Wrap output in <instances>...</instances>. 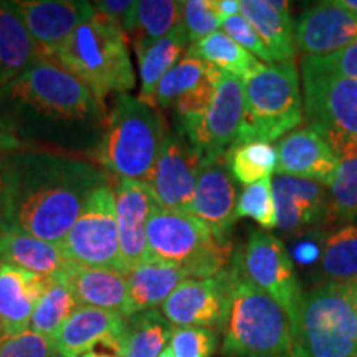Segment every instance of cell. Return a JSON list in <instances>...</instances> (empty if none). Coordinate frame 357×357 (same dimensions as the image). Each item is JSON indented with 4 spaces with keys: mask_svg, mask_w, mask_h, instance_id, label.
Masks as SVG:
<instances>
[{
    "mask_svg": "<svg viewBox=\"0 0 357 357\" xmlns=\"http://www.w3.org/2000/svg\"><path fill=\"white\" fill-rule=\"evenodd\" d=\"M78 307L77 298L65 278H52L42 300L35 307L30 329L47 337H53Z\"/></svg>",
    "mask_w": 357,
    "mask_h": 357,
    "instance_id": "obj_35",
    "label": "cell"
},
{
    "mask_svg": "<svg viewBox=\"0 0 357 357\" xmlns=\"http://www.w3.org/2000/svg\"><path fill=\"white\" fill-rule=\"evenodd\" d=\"M336 6L346 8V10H349L352 13H357V0H336Z\"/></svg>",
    "mask_w": 357,
    "mask_h": 357,
    "instance_id": "obj_47",
    "label": "cell"
},
{
    "mask_svg": "<svg viewBox=\"0 0 357 357\" xmlns=\"http://www.w3.org/2000/svg\"><path fill=\"white\" fill-rule=\"evenodd\" d=\"M240 13L252 24L275 63L293 61L296 55V37L284 0H240Z\"/></svg>",
    "mask_w": 357,
    "mask_h": 357,
    "instance_id": "obj_26",
    "label": "cell"
},
{
    "mask_svg": "<svg viewBox=\"0 0 357 357\" xmlns=\"http://www.w3.org/2000/svg\"><path fill=\"white\" fill-rule=\"evenodd\" d=\"M306 126L326 137L357 139V79L301 60Z\"/></svg>",
    "mask_w": 357,
    "mask_h": 357,
    "instance_id": "obj_9",
    "label": "cell"
},
{
    "mask_svg": "<svg viewBox=\"0 0 357 357\" xmlns=\"http://www.w3.org/2000/svg\"><path fill=\"white\" fill-rule=\"evenodd\" d=\"M15 3L43 58L52 60L75 30L96 13L93 3L84 0H22Z\"/></svg>",
    "mask_w": 357,
    "mask_h": 357,
    "instance_id": "obj_19",
    "label": "cell"
},
{
    "mask_svg": "<svg viewBox=\"0 0 357 357\" xmlns=\"http://www.w3.org/2000/svg\"><path fill=\"white\" fill-rule=\"evenodd\" d=\"M222 32H225L229 37L245 48V50L252 53L253 56H257L258 60H261V63L265 65H275L273 58H271L270 52H268L266 45L263 43L260 35L257 33V30L253 29L252 24L240 15L229 17L222 22Z\"/></svg>",
    "mask_w": 357,
    "mask_h": 357,
    "instance_id": "obj_41",
    "label": "cell"
},
{
    "mask_svg": "<svg viewBox=\"0 0 357 357\" xmlns=\"http://www.w3.org/2000/svg\"><path fill=\"white\" fill-rule=\"evenodd\" d=\"M307 58H310L312 63L321 66V68L342 75V77L357 79V42L342 48V50L331 53V55Z\"/></svg>",
    "mask_w": 357,
    "mask_h": 357,
    "instance_id": "obj_42",
    "label": "cell"
},
{
    "mask_svg": "<svg viewBox=\"0 0 357 357\" xmlns=\"http://www.w3.org/2000/svg\"><path fill=\"white\" fill-rule=\"evenodd\" d=\"M13 181V164L12 154L0 158V220H2L3 212H6L8 197H10Z\"/></svg>",
    "mask_w": 357,
    "mask_h": 357,
    "instance_id": "obj_45",
    "label": "cell"
},
{
    "mask_svg": "<svg viewBox=\"0 0 357 357\" xmlns=\"http://www.w3.org/2000/svg\"><path fill=\"white\" fill-rule=\"evenodd\" d=\"M0 114L17 128L26 144L29 132L56 134L65 139L71 129L79 132L105 128V108L93 93L52 58H43L0 91ZM30 151V149H29Z\"/></svg>",
    "mask_w": 357,
    "mask_h": 357,
    "instance_id": "obj_2",
    "label": "cell"
},
{
    "mask_svg": "<svg viewBox=\"0 0 357 357\" xmlns=\"http://www.w3.org/2000/svg\"><path fill=\"white\" fill-rule=\"evenodd\" d=\"M337 155V171L329 185L333 220L351 222L357 218V139L328 137Z\"/></svg>",
    "mask_w": 357,
    "mask_h": 357,
    "instance_id": "obj_32",
    "label": "cell"
},
{
    "mask_svg": "<svg viewBox=\"0 0 357 357\" xmlns=\"http://www.w3.org/2000/svg\"><path fill=\"white\" fill-rule=\"evenodd\" d=\"M58 357H61V356H58Z\"/></svg>",
    "mask_w": 357,
    "mask_h": 357,
    "instance_id": "obj_52",
    "label": "cell"
},
{
    "mask_svg": "<svg viewBox=\"0 0 357 357\" xmlns=\"http://www.w3.org/2000/svg\"><path fill=\"white\" fill-rule=\"evenodd\" d=\"M0 261L48 280L60 278L73 265L60 245L10 230H0Z\"/></svg>",
    "mask_w": 357,
    "mask_h": 357,
    "instance_id": "obj_27",
    "label": "cell"
},
{
    "mask_svg": "<svg viewBox=\"0 0 357 357\" xmlns=\"http://www.w3.org/2000/svg\"><path fill=\"white\" fill-rule=\"evenodd\" d=\"M243 86L245 113L234 146L253 141L271 144L300 128L305 108L294 61L263 65L243 79Z\"/></svg>",
    "mask_w": 357,
    "mask_h": 357,
    "instance_id": "obj_7",
    "label": "cell"
},
{
    "mask_svg": "<svg viewBox=\"0 0 357 357\" xmlns=\"http://www.w3.org/2000/svg\"><path fill=\"white\" fill-rule=\"evenodd\" d=\"M159 109L131 95L116 96L91 158L118 181L149 182L166 136Z\"/></svg>",
    "mask_w": 357,
    "mask_h": 357,
    "instance_id": "obj_3",
    "label": "cell"
},
{
    "mask_svg": "<svg viewBox=\"0 0 357 357\" xmlns=\"http://www.w3.org/2000/svg\"><path fill=\"white\" fill-rule=\"evenodd\" d=\"M213 8L223 22L229 17L240 15V0H213Z\"/></svg>",
    "mask_w": 357,
    "mask_h": 357,
    "instance_id": "obj_46",
    "label": "cell"
},
{
    "mask_svg": "<svg viewBox=\"0 0 357 357\" xmlns=\"http://www.w3.org/2000/svg\"><path fill=\"white\" fill-rule=\"evenodd\" d=\"M276 229L287 235L314 231L333 220L329 187L293 176L273 178Z\"/></svg>",
    "mask_w": 357,
    "mask_h": 357,
    "instance_id": "obj_16",
    "label": "cell"
},
{
    "mask_svg": "<svg viewBox=\"0 0 357 357\" xmlns=\"http://www.w3.org/2000/svg\"><path fill=\"white\" fill-rule=\"evenodd\" d=\"M245 113L243 79L222 73L215 96L204 116L176 119V132L204 155L222 159L235 144Z\"/></svg>",
    "mask_w": 357,
    "mask_h": 357,
    "instance_id": "obj_11",
    "label": "cell"
},
{
    "mask_svg": "<svg viewBox=\"0 0 357 357\" xmlns=\"http://www.w3.org/2000/svg\"><path fill=\"white\" fill-rule=\"evenodd\" d=\"M13 181L0 230L22 231L60 245L88 199L109 176L96 164L63 153L12 154Z\"/></svg>",
    "mask_w": 357,
    "mask_h": 357,
    "instance_id": "obj_1",
    "label": "cell"
},
{
    "mask_svg": "<svg viewBox=\"0 0 357 357\" xmlns=\"http://www.w3.org/2000/svg\"><path fill=\"white\" fill-rule=\"evenodd\" d=\"M293 357H357V307L346 284L303 293L291 318Z\"/></svg>",
    "mask_w": 357,
    "mask_h": 357,
    "instance_id": "obj_6",
    "label": "cell"
},
{
    "mask_svg": "<svg viewBox=\"0 0 357 357\" xmlns=\"http://www.w3.org/2000/svg\"><path fill=\"white\" fill-rule=\"evenodd\" d=\"M70 284L79 306L100 307L114 312L126 311V273L111 268H88L73 263L61 276Z\"/></svg>",
    "mask_w": 357,
    "mask_h": 357,
    "instance_id": "obj_28",
    "label": "cell"
},
{
    "mask_svg": "<svg viewBox=\"0 0 357 357\" xmlns=\"http://www.w3.org/2000/svg\"><path fill=\"white\" fill-rule=\"evenodd\" d=\"M189 37L184 25H178L171 33L160 38L144 52L139 60V75H141V93L139 100L154 108V95L160 79L185 56L189 48Z\"/></svg>",
    "mask_w": 357,
    "mask_h": 357,
    "instance_id": "obj_30",
    "label": "cell"
},
{
    "mask_svg": "<svg viewBox=\"0 0 357 357\" xmlns=\"http://www.w3.org/2000/svg\"><path fill=\"white\" fill-rule=\"evenodd\" d=\"M225 162L231 177L247 187L276 172L278 153L276 146L270 142L253 141L231 147L225 155Z\"/></svg>",
    "mask_w": 357,
    "mask_h": 357,
    "instance_id": "obj_36",
    "label": "cell"
},
{
    "mask_svg": "<svg viewBox=\"0 0 357 357\" xmlns=\"http://www.w3.org/2000/svg\"><path fill=\"white\" fill-rule=\"evenodd\" d=\"M174 326L160 310L129 316L119 341V357H159L167 349Z\"/></svg>",
    "mask_w": 357,
    "mask_h": 357,
    "instance_id": "obj_31",
    "label": "cell"
},
{
    "mask_svg": "<svg viewBox=\"0 0 357 357\" xmlns=\"http://www.w3.org/2000/svg\"><path fill=\"white\" fill-rule=\"evenodd\" d=\"M126 321L121 312L79 306L52 337L53 344L61 357H82L98 344H106L118 352Z\"/></svg>",
    "mask_w": 357,
    "mask_h": 357,
    "instance_id": "obj_22",
    "label": "cell"
},
{
    "mask_svg": "<svg viewBox=\"0 0 357 357\" xmlns=\"http://www.w3.org/2000/svg\"><path fill=\"white\" fill-rule=\"evenodd\" d=\"M276 174L316 181L329 187L337 171V155L326 137L310 126H300L276 144Z\"/></svg>",
    "mask_w": 357,
    "mask_h": 357,
    "instance_id": "obj_21",
    "label": "cell"
},
{
    "mask_svg": "<svg viewBox=\"0 0 357 357\" xmlns=\"http://www.w3.org/2000/svg\"><path fill=\"white\" fill-rule=\"evenodd\" d=\"M0 357H58L53 339L25 329L0 339Z\"/></svg>",
    "mask_w": 357,
    "mask_h": 357,
    "instance_id": "obj_40",
    "label": "cell"
},
{
    "mask_svg": "<svg viewBox=\"0 0 357 357\" xmlns=\"http://www.w3.org/2000/svg\"><path fill=\"white\" fill-rule=\"evenodd\" d=\"M202 160L204 155L178 136L176 129H167L154 172L147 182L160 208L192 213Z\"/></svg>",
    "mask_w": 357,
    "mask_h": 357,
    "instance_id": "obj_14",
    "label": "cell"
},
{
    "mask_svg": "<svg viewBox=\"0 0 357 357\" xmlns=\"http://www.w3.org/2000/svg\"><path fill=\"white\" fill-rule=\"evenodd\" d=\"M48 278L0 261V318L8 333L30 329V321L48 287Z\"/></svg>",
    "mask_w": 357,
    "mask_h": 357,
    "instance_id": "obj_24",
    "label": "cell"
},
{
    "mask_svg": "<svg viewBox=\"0 0 357 357\" xmlns=\"http://www.w3.org/2000/svg\"><path fill=\"white\" fill-rule=\"evenodd\" d=\"M346 288H347V291H349L352 301H354V305L357 307V278L354 281H351V283H347Z\"/></svg>",
    "mask_w": 357,
    "mask_h": 357,
    "instance_id": "obj_48",
    "label": "cell"
},
{
    "mask_svg": "<svg viewBox=\"0 0 357 357\" xmlns=\"http://www.w3.org/2000/svg\"><path fill=\"white\" fill-rule=\"evenodd\" d=\"M230 265L211 278H189L160 306L174 328H225L230 306Z\"/></svg>",
    "mask_w": 357,
    "mask_h": 357,
    "instance_id": "obj_13",
    "label": "cell"
},
{
    "mask_svg": "<svg viewBox=\"0 0 357 357\" xmlns=\"http://www.w3.org/2000/svg\"><path fill=\"white\" fill-rule=\"evenodd\" d=\"M218 344V334L205 328H174L169 349L174 357H212Z\"/></svg>",
    "mask_w": 357,
    "mask_h": 357,
    "instance_id": "obj_38",
    "label": "cell"
},
{
    "mask_svg": "<svg viewBox=\"0 0 357 357\" xmlns=\"http://www.w3.org/2000/svg\"><path fill=\"white\" fill-rule=\"evenodd\" d=\"M194 278L185 268L149 260L128 271V298L124 316L158 310L185 280Z\"/></svg>",
    "mask_w": 357,
    "mask_h": 357,
    "instance_id": "obj_25",
    "label": "cell"
},
{
    "mask_svg": "<svg viewBox=\"0 0 357 357\" xmlns=\"http://www.w3.org/2000/svg\"><path fill=\"white\" fill-rule=\"evenodd\" d=\"M91 3L95 7L96 13L108 17L109 20L116 22V24L121 26H124V20H126L128 13L131 12L134 6V2H131V0H98V2Z\"/></svg>",
    "mask_w": 357,
    "mask_h": 357,
    "instance_id": "obj_44",
    "label": "cell"
},
{
    "mask_svg": "<svg viewBox=\"0 0 357 357\" xmlns=\"http://www.w3.org/2000/svg\"><path fill=\"white\" fill-rule=\"evenodd\" d=\"M43 60L15 2L0 0V91Z\"/></svg>",
    "mask_w": 357,
    "mask_h": 357,
    "instance_id": "obj_23",
    "label": "cell"
},
{
    "mask_svg": "<svg viewBox=\"0 0 357 357\" xmlns=\"http://www.w3.org/2000/svg\"><path fill=\"white\" fill-rule=\"evenodd\" d=\"M20 151H29V146L20 137L17 128L8 121L6 116L0 114V158L20 153Z\"/></svg>",
    "mask_w": 357,
    "mask_h": 357,
    "instance_id": "obj_43",
    "label": "cell"
},
{
    "mask_svg": "<svg viewBox=\"0 0 357 357\" xmlns=\"http://www.w3.org/2000/svg\"><path fill=\"white\" fill-rule=\"evenodd\" d=\"M242 273L287 311L289 321L303 298L291 257L283 242L266 230H252L242 252L234 257Z\"/></svg>",
    "mask_w": 357,
    "mask_h": 357,
    "instance_id": "obj_12",
    "label": "cell"
},
{
    "mask_svg": "<svg viewBox=\"0 0 357 357\" xmlns=\"http://www.w3.org/2000/svg\"><path fill=\"white\" fill-rule=\"evenodd\" d=\"M294 37L305 56L331 55L357 42V13L334 2H319L301 13Z\"/></svg>",
    "mask_w": 357,
    "mask_h": 357,
    "instance_id": "obj_20",
    "label": "cell"
},
{
    "mask_svg": "<svg viewBox=\"0 0 357 357\" xmlns=\"http://www.w3.org/2000/svg\"><path fill=\"white\" fill-rule=\"evenodd\" d=\"M159 357H174V354H172V351L169 349V346H167V349H164V352Z\"/></svg>",
    "mask_w": 357,
    "mask_h": 357,
    "instance_id": "obj_51",
    "label": "cell"
},
{
    "mask_svg": "<svg viewBox=\"0 0 357 357\" xmlns=\"http://www.w3.org/2000/svg\"><path fill=\"white\" fill-rule=\"evenodd\" d=\"M7 333H8V331H7V326H6V323H3V321H2V318H0V339L6 336Z\"/></svg>",
    "mask_w": 357,
    "mask_h": 357,
    "instance_id": "obj_50",
    "label": "cell"
},
{
    "mask_svg": "<svg viewBox=\"0 0 357 357\" xmlns=\"http://www.w3.org/2000/svg\"><path fill=\"white\" fill-rule=\"evenodd\" d=\"M184 2L177 0H137L124 20V33L137 60L158 40L182 24Z\"/></svg>",
    "mask_w": 357,
    "mask_h": 357,
    "instance_id": "obj_29",
    "label": "cell"
},
{
    "mask_svg": "<svg viewBox=\"0 0 357 357\" xmlns=\"http://www.w3.org/2000/svg\"><path fill=\"white\" fill-rule=\"evenodd\" d=\"M82 357H118V356H111V354H100V352H86V354Z\"/></svg>",
    "mask_w": 357,
    "mask_h": 357,
    "instance_id": "obj_49",
    "label": "cell"
},
{
    "mask_svg": "<svg viewBox=\"0 0 357 357\" xmlns=\"http://www.w3.org/2000/svg\"><path fill=\"white\" fill-rule=\"evenodd\" d=\"M114 197L123 270L128 273L151 260L147 225L160 207L146 182L118 181L114 185Z\"/></svg>",
    "mask_w": 357,
    "mask_h": 357,
    "instance_id": "obj_17",
    "label": "cell"
},
{
    "mask_svg": "<svg viewBox=\"0 0 357 357\" xmlns=\"http://www.w3.org/2000/svg\"><path fill=\"white\" fill-rule=\"evenodd\" d=\"M185 56L197 58V60L212 65L213 68L222 71V73L234 75V77L242 79L255 73L257 70H260L265 65L257 56H253L252 53L234 42L222 30L189 45Z\"/></svg>",
    "mask_w": 357,
    "mask_h": 357,
    "instance_id": "obj_33",
    "label": "cell"
},
{
    "mask_svg": "<svg viewBox=\"0 0 357 357\" xmlns=\"http://www.w3.org/2000/svg\"><path fill=\"white\" fill-rule=\"evenodd\" d=\"M236 204V187L225 158L204 159L199 169L192 213L204 222L223 245H230L231 229L238 220Z\"/></svg>",
    "mask_w": 357,
    "mask_h": 357,
    "instance_id": "obj_18",
    "label": "cell"
},
{
    "mask_svg": "<svg viewBox=\"0 0 357 357\" xmlns=\"http://www.w3.org/2000/svg\"><path fill=\"white\" fill-rule=\"evenodd\" d=\"M184 25L190 45L222 29V20L213 8V0H187L182 7Z\"/></svg>",
    "mask_w": 357,
    "mask_h": 357,
    "instance_id": "obj_39",
    "label": "cell"
},
{
    "mask_svg": "<svg viewBox=\"0 0 357 357\" xmlns=\"http://www.w3.org/2000/svg\"><path fill=\"white\" fill-rule=\"evenodd\" d=\"M222 71L192 56H184L160 79L154 108L172 109L174 118L204 116L215 96Z\"/></svg>",
    "mask_w": 357,
    "mask_h": 357,
    "instance_id": "obj_15",
    "label": "cell"
},
{
    "mask_svg": "<svg viewBox=\"0 0 357 357\" xmlns=\"http://www.w3.org/2000/svg\"><path fill=\"white\" fill-rule=\"evenodd\" d=\"M318 273L324 284H347L357 278V225L323 238Z\"/></svg>",
    "mask_w": 357,
    "mask_h": 357,
    "instance_id": "obj_34",
    "label": "cell"
},
{
    "mask_svg": "<svg viewBox=\"0 0 357 357\" xmlns=\"http://www.w3.org/2000/svg\"><path fill=\"white\" fill-rule=\"evenodd\" d=\"M70 261L88 268L123 271L114 187L101 184L88 199L78 220L60 243Z\"/></svg>",
    "mask_w": 357,
    "mask_h": 357,
    "instance_id": "obj_10",
    "label": "cell"
},
{
    "mask_svg": "<svg viewBox=\"0 0 357 357\" xmlns=\"http://www.w3.org/2000/svg\"><path fill=\"white\" fill-rule=\"evenodd\" d=\"M53 60L75 75L102 108L111 95H126L136 84L123 26L100 13L84 20Z\"/></svg>",
    "mask_w": 357,
    "mask_h": 357,
    "instance_id": "obj_4",
    "label": "cell"
},
{
    "mask_svg": "<svg viewBox=\"0 0 357 357\" xmlns=\"http://www.w3.org/2000/svg\"><path fill=\"white\" fill-rule=\"evenodd\" d=\"M230 306L223 328L225 357H293L291 321L270 294L230 261Z\"/></svg>",
    "mask_w": 357,
    "mask_h": 357,
    "instance_id": "obj_5",
    "label": "cell"
},
{
    "mask_svg": "<svg viewBox=\"0 0 357 357\" xmlns=\"http://www.w3.org/2000/svg\"><path fill=\"white\" fill-rule=\"evenodd\" d=\"M151 260L171 263L194 278H211L229 266L230 245H223L194 213L158 208L147 225Z\"/></svg>",
    "mask_w": 357,
    "mask_h": 357,
    "instance_id": "obj_8",
    "label": "cell"
},
{
    "mask_svg": "<svg viewBox=\"0 0 357 357\" xmlns=\"http://www.w3.org/2000/svg\"><path fill=\"white\" fill-rule=\"evenodd\" d=\"M236 217L255 220L263 230L276 229V207L271 177L247 185L236 204Z\"/></svg>",
    "mask_w": 357,
    "mask_h": 357,
    "instance_id": "obj_37",
    "label": "cell"
}]
</instances>
